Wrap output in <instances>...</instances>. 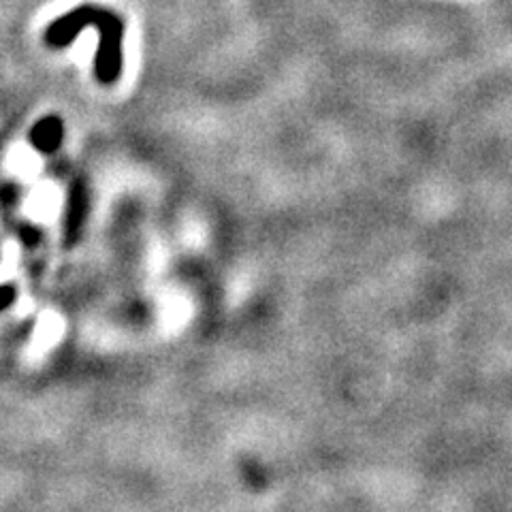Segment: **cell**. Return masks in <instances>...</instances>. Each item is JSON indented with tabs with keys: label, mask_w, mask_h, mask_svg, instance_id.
Masks as SVG:
<instances>
[{
	"label": "cell",
	"mask_w": 512,
	"mask_h": 512,
	"mask_svg": "<svg viewBox=\"0 0 512 512\" xmlns=\"http://www.w3.org/2000/svg\"><path fill=\"white\" fill-rule=\"evenodd\" d=\"M99 30V50L94 58V73L101 84H114L122 75V41L124 24L116 13L92 5L77 7L52 22L45 30V43L52 47H67L84 28Z\"/></svg>",
	"instance_id": "1"
},
{
	"label": "cell",
	"mask_w": 512,
	"mask_h": 512,
	"mask_svg": "<svg viewBox=\"0 0 512 512\" xmlns=\"http://www.w3.org/2000/svg\"><path fill=\"white\" fill-rule=\"evenodd\" d=\"M64 137V124L58 116H45L30 131V143L41 154H52L60 148Z\"/></svg>",
	"instance_id": "2"
},
{
	"label": "cell",
	"mask_w": 512,
	"mask_h": 512,
	"mask_svg": "<svg viewBox=\"0 0 512 512\" xmlns=\"http://www.w3.org/2000/svg\"><path fill=\"white\" fill-rule=\"evenodd\" d=\"M86 216V199L82 195V190H75V195L71 199V216H69V229L79 227Z\"/></svg>",
	"instance_id": "3"
},
{
	"label": "cell",
	"mask_w": 512,
	"mask_h": 512,
	"mask_svg": "<svg viewBox=\"0 0 512 512\" xmlns=\"http://www.w3.org/2000/svg\"><path fill=\"white\" fill-rule=\"evenodd\" d=\"M15 297H18V291H15V286H11V284L0 286V312L7 310L11 303L15 301Z\"/></svg>",
	"instance_id": "4"
}]
</instances>
